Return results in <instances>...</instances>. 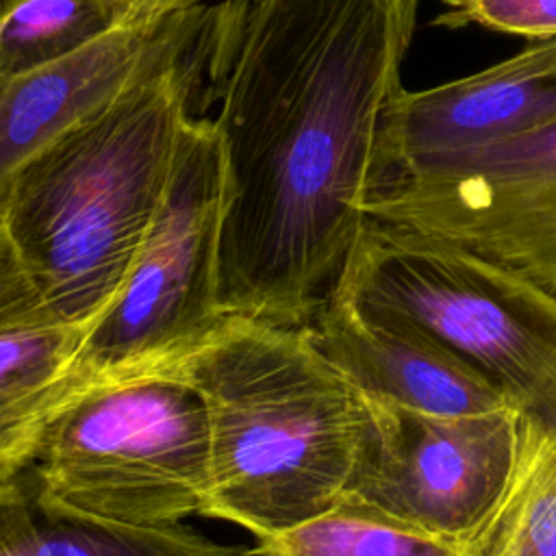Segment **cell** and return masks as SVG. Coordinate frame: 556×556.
<instances>
[{
    "instance_id": "cell-4",
    "label": "cell",
    "mask_w": 556,
    "mask_h": 556,
    "mask_svg": "<svg viewBox=\"0 0 556 556\" xmlns=\"http://www.w3.org/2000/svg\"><path fill=\"white\" fill-rule=\"evenodd\" d=\"M450 350L556 428V295L450 243L365 217L332 287Z\"/></svg>"
},
{
    "instance_id": "cell-1",
    "label": "cell",
    "mask_w": 556,
    "mask_h": 556,
    "mask_svg": "<svg viewBox=\"0 0 556 556\" xmlns=\"http://www.w3.org/2000/svg\"><path fill=\"white\" fill-rule=\"evenodd\" d=\"M419 0H226L202 33L226 150L224 315L306 326L387 172Z\"/></svg>"
},
{
    "instance_id": "cell-18",
    "label": "cell",
    "mask_w": 556,
    "mask_h": 556,
    "mask_svg": "<svg viewBox=\"0 0 556 556\" xmlns=\"http://www.w3.org/2000/svg\"><path fill=\"white\" fill-rule=\"evenodd\" d=\"M122 26H152L163 20L200 7V0H115Z\"/></svg>"
},
{
    "instance_id": "cell-7",
    "label": "cell",
    "mask_w": 556,
    "mask_h": 556,
    "mask_svg": "<svg viewBox=\"0 0 556 556\" xmlns=\"http://www.w3.org/2000/svg\"><path fill=\"white\" fill-rule=\"evenodd\" d=\"M365 217L497 263L556 295V122L380 180Z\"/></svg>"
},
{
    "instance_id": "cell-6",
    "label": "cell",
    "mask_w": 556,
    "mask_h": 556,
    "mask_svg": "<svg viewBox=\"0 0 556 556\" xmlns=\"http://www.w3.org/2000/svg\"><path fill=\"white\" fill-rule=\"evenodd\" d=\"M224 202V139L215 119L189 115L161 204L126 280L78 348L74 393L174 374L213 334L224 319L217 302Z\"/></svg>"
},
{
    "instance_id": "cell-14",
    "label": "cell",
    "mask_w": 556,
    "mask_h": 556,
    "mask_svg": "<svg viewBox=\"0 0 556 556\" xmlns=\"http://www.w3.org/2000/svg\"><path fill=\"white\" fill-rule=\"evenodd\" d=\"M469 556H556V428L519 413L508 484L465 545Z\"/></svg>"
},
{
    "instance_id": "cell-16",
    "label": "cell",
    "mask_w": 556,
    "mask_h": 556,
    "mask_svg": "<svg viewBox=\"0 0 556 556\" xmlns=\"http://www.w3.org/2000/svg\"><path fill=\"white\" fill-rule=\"evenodd\" d=\"M256 545L278 556H469L460 543L356 504H339Z\"/></svg>"
},
{
    "instance_id": "cell-15",
    "label": "cell",
    "mask_w": 556,
    "mask_h": 556,
    "mask_svg": "<svg viewBox=\"0 0 556 556\" xmlns=\"http://www.w3.org/2000/svg\"><path fill=\"white\" fill-rule=\"evenodd\" d=\"M122 28L115 0H0V85Z\"/></svg>"
},
{
    "instance_id": "cell-3",
    "label": "cell",
    "mask_w": 556,
    "mask_h": 556,
    "mask_svg": "<svg viewBox=\"0 0 556 556\" xmlns=\"http://www.w3.org/2000/svg\"><path fill=\"white\" fill-rule=\"evenodd\" d=\"M202 65L200 37L187 61L128 87L13 185L0 226L39 293L85 332L117 298L154 219Z\"/></svg>"
},
{
    "instance_id": "cell-17",
    "label": "cell",
    "mask_w": 556,
    "mask_h": 556,
    "mask_svg": "<svg viewBox=\"0 0 556 556\" xmlns=\"http://www.w3.org/2000/svg\"><path fill=\"white\" fill-rule=\"evenodd\" d=\"M441 7L432 26L476 24L536 43L556 41V0H441Z\"/></svg>"
},
{
    "instance_id": "cell-9",
    "label": "cell",
    "mask_w": 556,
    "mask_h": 556,
    "mask_svg": "<svg viewBox=\"0 0 556 556\" xmlns=\"http://www.w3.org/2000/svg\"><path fill=\"white\" fill-rule=\"evenodd\" d=\"M206 7L152 26H122L78 52L0 85V224L20 174L63 137L109 109L128 87L187 61Z\"/></svg>"
},
{
    "instance_id": "cell-8",
    "label": "cell",
    "mask_w": 556,
    "mask_h": 556,
    "mask_svg": "<svg viewBox=\"0 0 556 556\" xmlns=\"http://www.w3.org/2000/svg\"><path fill=\"white\" fill-rule=\"evenodd\" d=\"M363 397L369 417L365 447L341 504L467 545L508 484L521 410L439 415Z\"/></svg>"
},
{
    "instance_id": "cell-13",
    "label": "cell",
    "mask_w": 556,
    "mask_h": 556,
    "mask_svg": "<svg viewBox=\"0 0 556 556\" xmlns=\"http://www.w3.org/2000/svg\"><path fill=\"white\" fill-rule=\"evenodd\" d=\"M189 528H137L93 519L52 502L33 465L0 480V556H248Z\"/></svg>"
},
{
    "instance_id": "cell-5",
    "label": "cell",
    "mask_w": 556,
    "mask_h": 556,
    "mask_svg": "<svg viewBox=\"0 0 556 556\" xmlns=\"http://www.w3.org/2000/svg\"><path fill=\"white\" fill-rule=\"evenodd\" d=\"M43 493L80 515L137 528L204 517L211 432L202 393L152 374L74 393L33 465Z\"/></svg>"
},
{
    "instance_id": "cell-12",
    "label": "cell",
    "mask_w": 556,
    "mask_h": 556,
    "mask_svg": "<svg viewBox=\"0 0 556 556\" xmlns=\"http://www.w3.org/2000/svg\"><path fill=\"white\" fill-rule=\"evenodd\" d=\"M556 122V72H515L504 61L421 91H404L391 122L387 172L504 143Z\"/></svg>"
},
{
    "instance_id": "cell-19",
    "label": "cell",
    "mask_w": 556,
    "mask_h": 556,
    "mask_svg": "<svg viewBox=\"0 0 556 556\" xmlns=\"http://www.w3.org/2000/svg\"><path fill=\"white\" fill-rule=\"evenodd\" d=\"M504 65L515 72H526V74L556 72V41L530 46V48L521 50L519 54L506 59Z\"/></svg>"
},
{
    "instance_id": "cell-11",
    "label": "cell",
    "mask_w": 556,
    "mask_h": 556,
    "mask_svg": "<svg viewBox=\"0 0 556 556\" xmlns=\"http://www.w3.org/2000/svg\"><path fill=\"white\" fill-rule=\"evenodd\" d=\"M85 334L39 293L0 226V480L35 465L52 419L74 393Z\"/></svg>"
},
{
    "instance_id": "cell-20",
    "label": "cell",
    "mask_w": 556,
    "mask_h": 556,
    "mask_svg": "<svg viewBox=\"0 0 556 556\" xmlns=\"http://www.w3.org/2000/svg\"><path fill=\"white\" fill-rule=\"evenodd\" d=\"M248 556H278V554H274V552H269V549H263V547H252L250 549V554Z\"/></svg>"
},
{
    "instance_id": "cell-10",
    "label": "cell",
    "mask_w": 556,
    "mask_h": 556,
    "mask_svg": "<svg viewBox=\"0 0 556 556\" xmlns=\"http://www.w3.org/2000/svg\"><path fill=\"white\" fill-rule=\"evenodd\" d=\"M306 332L313 345L367 395L439 415L515 406L443 345L408 326L358 311L337 291L328 293Z\"/></svg>"
},
{
    "instance_id": "cell-2",
    "label": "cell",
    "mask_w": 556,
    "mask_h": 556,
    "mask_svg": "<svg viewBox=\"0 0 556 556\" xmlns=\"http://www.w3.org/2000/svg\"><path fill=\"white\" fill-rule=\"evenodd\" d=\"M174 374L206 404L204 517L237 523L263 543L348 497L365 447L367 404L313 345L306 326L224 315Z\"/></svg>"
}]
</instances>
